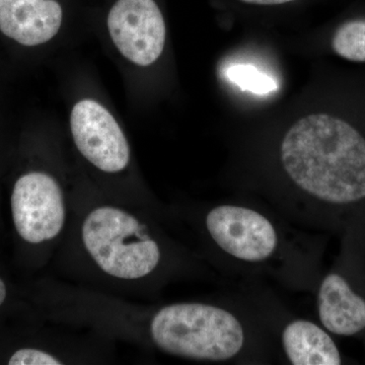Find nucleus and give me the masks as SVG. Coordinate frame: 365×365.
Here are the masks:
<instances>
[{
	"label": "nucleus",
	"mask_w": 365,
	"mask_h": 365,
	"mask_svg": "<svg viewBox=\"0 0 365 365\" xmlns=\"http://www.w3.org/2000/svg\"><path fill=\"white\" fill-rule=\"evenodd\" d=\"M247 4H261V6H276V4H287L294 0H242Z\"/></svg>",
	"instance_id": "nucleus-14"
},
{
	"label": "nucleus",
	"mask_w": 365,
	"mask_h": 365,
	"mask_svg": "<svg viewBox=\"0 0 365 365\" xmlns=\"http://www.w3.org/2000/svg\"><path fill=\"white\" fill-rule=\"evenodd\" d=\"M71 128L79 153L101 172L117 174L130 163L128 140L111 113L93 100L74 106Z\"/></svg>",
	"instance_id": "nucleus-6"
},
{
	"label": "nucleus",
	"mask_w": 365,
	"mask_h": 365,
	"mask_svg": "<svg viewBox=\"0 0 365 365\" xmlns=\"http://www.w3.org/2000/svg\"><path fill=\"white\" fill-rule=\"evenodd\" d=\"M1 227H2L1 215H0V232H1Z\"/></svg>",
	"instance_id": "nucleus-15"
},
{
	"label": "nucleus",
	"mask_w": 365,
	"mask_h": 365,
	"mask_svg": "<svg viewBox=\"0 0 365 365\" xmlns=\"http://www.w3.org/2000/svg\"><path fill=\"white\" fill-rule=\"evenodd\" d=\"M108 29L118 50L137 66H150L162 55L167 31L155 0H118Z\"/></svg>",
	"instance_id": "nucleus-7"
},
{
	"label": "nucleus",
	"mask_w": 365,
	"mask_h": 365,
	"mask_svg": "<svg viewBox=\"0 0 365 365\" xmlns=\"http://www.w3.org/2000/svg\"><path fill=\"white\" fill-rule=\"evenodd\" d=\"M285 359L292 365H339L342 356L331 333L314 322L292 319L280 329Z\"/></svg>",
	"instance_id": "nucleus-10"
},
{
	"label": "nucleus",
	"mask_w": 365,
	"mask_h": 365,
	"mask_svg": "<svg viewBox=\"0 0 365 365\" xmlns=\"http://www.w3.org/2000/svg\"><path fill=\"white\" fill-rule=\"evenodd\" d=\"M9 213L16 260L35 270L66 232L68 205L56 178L45 170H26L11 184Z\"/></svg>",
	"instance_id": "nucleus-5"
},
{
	"label": "nucleus",
	"mask_w": 365,
	"mask_h": 365,
	"mask_svg": "<svg viewBox=\"0 0 365 365\" xmlns=\"http://www.w3.org/2000/svg\"><path fill=\"white\" fill-rule=\"evenodd\" d=\"M62 19L63 11L56 0H0V32L26 47L54 38Z\"/></svg>",
	"instance_id": "nucleus-8"
},
{
	"label": "nucleus",
	"mask_w": 365,
	"mask_h": 365,
	"mask_svg": "<svg viewBox=\"0 0 365 365\" xmlns=\"http://www.w3.org/2000/svg\"><path fill=\"white\" fill-rule=\"evenodd\" d=\"M336 54L354 62H365V21H347L336 31L332 40Z\"/></svg>",
	"instance_id": "nucleus-11"
},
{
	"label": "nucleus",
	"mask_w": 365,
	"mask_h": 365,
	"mask_svg": "<svg viewBox=\"0 0 365 365\" xmlns=\"http://www.w3.org/2000/svg\"><path fill=\"white\" fill-rule=\"evenodd\" d=\"M317 311L321 325L333 335L352 337L365 330V299L342 274L330 272L321 280Z\"/></svg>",
	"instance_id": "nucleus-9"
},
{
	"label": "nucleus",
	"mask_w": 365,
	"mask_h": 365,
	"mask_svg": "<svg viewBox=\"0 0 365 365\" xmlns=\"http://www.w3.org/2000/svg\"><path fill=\"white\" fill-rule=\"evenodd\" d=\"M78 237L91 267L116 283L162 280L177 256L153 223L121 205L98 204L85 209L79 218Z\"/></svg>",
	"instance_id": "nucleus-2"
},
{
	"label": "nucleus",
	"mask_w": 365,
	"mask_h": 365,
	"mask_svg": "<svg viewBox=\"0 0 365 365\" xmlns=\"http://www.w3.org/2000/svg\"><path fill=\"white\" fill-rule=\"evenodd\" d=\"M199 222L212 253L237 270L280 276L297 267L300 256H307L284 222L260 206L211 205Z\"/></svg>",
	"instance_id": "nucleus-4"
},
{
	"label": "nucleus",
	"mask_w": 365,
	"mask_h": 365,
	"mask_svg": "<svg viewBox=\"0 0 365 365\" xmlns=\"http://www.w3.org/2000/svg\"><path fill=\"white\" fill-rule=\"evenodd\" d=\"M281 167L297 198L283 215L309 227H329L365 208V137L332 115L295 122L279 146Z\"/></svg>",
	"instance_id": "nucleus-1"
},
{
	"label": "nucleus",
	"mask_w": 365,
	"mask_h": 365,
	"mask_svg": "<svg viewBox=\"0 0 365 365\" xmlns=\"http://www.w3.org/2000/svg\"><path fill=\"white\" fill-rule=\"evenodd\" d=\"M148 335L157 349L201 362L260 361L263 333L232 307L202 302H173L151 314Z\"/></svg>",
	"instance_id": "nucleus-3"
},
{
	"label": "nucleus",
	"mask_w": 365,
	"mask_h": 365,
	"mask_svg": "<svg viewBox=\"0 0 365 365\" xmlns=\"http://www.w3.org/2000/svg\"><path fill=\"white\" fill-rule=\"evenodd\" d=\"M25 289L16 287L6 273L0 270V324L9 317L26 313Z\"/></svg>",
	"instance_id": "nucleus-13"
},
{
	"label": "nucleus",
	"mask_w": 365,
	"mask_h": 365,
	"mask_svg": "<svg viewBox=\"0 0 365 365\" xmlns=\"http://www.w3.org/2000/svg\"><path fill=\"white\" fill-rule=\"evenodd\" d=\"M227 78L239 86L242 91H252L258 95H265L277 90V83L270 76L262 73L252 66H234L227 71Z\"/></svg>",
	"instance_id": "nucleus-12"
}]
</instances>
